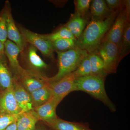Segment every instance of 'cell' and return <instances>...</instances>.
Listing matches in <instances>:
<instances>
[{
	"label": "cell",
	"mask_w": 130,
	"mask_h": 130,
	"mask_svg": "<svg viewBox=\"0 0 130 130\" xmlns=\"http://www.w3.org/2000/svg\"><path fill=\"white\" fill-rule=\"evenodd\" d=\"M120 9L112 12L105 19L91 18L80 37L77 40L76 46L85 50L88 54L96 51L113 24Z\"/></svg>",
	"instance_id": "6da1fadb"
},
{
	"label": "cell",
	"mask_w": 130,
	"mask_h": 130,
	"mask_svg": "<svg viewBox=\"0 0 130 130\" xmlns=\"http://www.w3.org/2000/svg\"><path fill=\"white\" fill-rule=\"evenodd\" d=\"M106 78L90 75L76 79L75 91H81L88 93L101 102L112 112L116 111V107L110 100L105 90Z\"/></svg>",
	"instance_id": "7a4b0ae2"
},
{
	"label": "cell",
	"mask_w": 130,
	"mask_h": 130,
	"mask_svg": "<svg viewBox=\"0 0 130 130\" xmlns=\"http://www.w3.org/2000/svg\"><path fill=\"white\" fill-rule=\"evenodd\" d=\"M58 54V71L52 77H47V83L57 82L63 77L74 72L85 57L88 55L85 50L76 46L63 52H56Z\"/></svg>",
	"instance_id": "3957f363"
},
{
	"label": "cell",
	"mask_w": 130,
	"mask_h": 130,
	"mask_svg": "<svg viewBox=\"0 0 130 130\" xmlns=\"http://www.w3.org/2000/svg\"><path fill=\"white\" fill-rule=\"evenodd\" d=\"M37 50L34 46L28 43L20 54V59L24 65V69L45 80L47 76L44 72L48 66L38 54Z\"/></svg>",
	"instance_id": "277c9868"
},
{
	"label": "cell",
	"mask_w": 130,
	"mask_h": 130,
	"mask_svg": "<svg viewBox=\"0 0 130 130\" xmlns=\"http://www.w3.org/2000/svg\"><path fill=\"white\" fill-rule=\"evenodd\" d=\"M96 50L103 60L107 74L116 73L120 61L118 47L112 42L102 40Z\"/></svg>",
	"instance_id": "5b68a950"
},
{
	"label": "cell",
	"mask_w": 130,
	"mask_h": 130,
	"mask_svg": "<svg viewBox=\"0 0 130 130\" xmlns=\"http://www.w3.org/2000/svg\"><path fill=\"white\" fill-rule=\"evenodd\" d=\"M17 26L26 42L38 50L43 56L53 60L55 51L51 42L44 39L40 34L32 32L21 25Z\"/></svg>",
	"instance_id": "8992f818"
},
{
	"label": "cell",
	"mask_w": 130,
	"mask_h": 130,
	"mask_svg": "<svg viewBox=\"0 0 130 130\" xmlns=\"http://www.w3.org/2000/svg\"><path fill=\"white\" fill-rule=\"evenodd\" d=\"M20 53V50L15 43L9 40L6 41L5 43V56L7 58L9 68L13 76L18 78L26 75L37 76L21 66L18 60Z\"/></svg>",
	"instance_id": "52a82bcc"
},
{
	"label": "cell",
	"mask_w": 130,
	"mask_h": 130,
	"mask_svg": "<svg viewBox=\"0 0 130 130\" xmlns=\"http://www.w3.org/2000/svg\"><path fill=\"white\" fill-rule=\"evenodd\" d=\"M128 20H130V18L127 16L124 6L120 10L113 24L102 40L112 42L116 44L119 49L124 29Z\"/></svg>",
	"instance_id": "ba28073f"
},
{
	"label": "cell",
	"mask_w": 130,
	"mask_h": 130,
	"mask_svg": "<svg viewBox=\"0 0 130 130\" xmlns=\"http://www.w3.org/2000/svg\"><path fill=\"white\" fill-rule=\"evenodd\" d=\"M5 7L6 15L7 38L18 47L21 52L25 48L28 43L24 39L15 23L9 2L6 1Z\"/></svg>",
	"instance_id": "9c48e42d"
},
{
	"label": "cell",
	"mask_w": 130,
	"mask_h": 130,
	"mask_svg": "<svg viewBox=\"0 0 130 130\" xmlns=\"http://www.w3.org/2000/svg\"><path fill=\"white\" fill-rule=\"evenodd\" d=\"M61 101L59 98L52 96L43 105L34 108L33 111L39 120L47 124L58 118L56 114V108Z\"/></svg>",
	"instance_id": "30bf717a"
},
{
	"label": "cell",
	"mask_w": 130,
	"mask_h": 130,
	"mask_svg": "<svg viewBox=\"0 0 130 130\" xmlns=\"http://www.w3.org/2000/svg\"><path fill=\"white\" fill-rule=\"evenodd\" d=\"M76 79L71 73L57 82L49 83L52 89V96L62 100L69 93L75 91Z\"/></svg>",
	"instance_id": "8fae6325"
},
{
	"label": "cell",
	"mask_w": 130,
	"mask_h": 130,
	"mask_svg": "<svg viewBox=\"0 0 130 130\" xmlns=\"http://www.w3.org/2000/svg\"><path fill=\"white\" fill-rule=\"evenodd\" d=\"M21 113L14 95L13 86L2 91L0 99V114L16 115Z\"/></svg>",
	"instance_id": "7c38bea8"
},
{
	"label": "cell",
	"mask_w": 130,
	"mask_h": 130,
	"mask_svg": "<svg viewBox=\"0 0 130 130\" xmlns=\"http://www.w3.org/2000/svg\"><path fill=\"white\" fill-rule=\"evenodd\" d=\"M14 95L21 113L33 110L30 94L24 88L16 77H13V81Z\"/></svg>",
	"instance_id": "4fadbf2b"
},
{
	"label": "cell",
	"mask_w": 130,
	"mask_h": 130,
	"mask_svg": "<svg viewBox=\"0 0 130 130\" xmlns=\"http://www.w3.org/2000/svg\"><path fill=\"white\" fill-rule=\"evenodd\" d=\"M88 21L87 17H83L78 14H72L70 20L63 26L67 28L77 40L81 36Z\"/></svg>",
	"instance_id": "5bb4252c"
},
{
	"label": "cell",
	"mask_w": 130,
	"mask_h": 130,
	"mask_svg": "<svg viewBox=\"0 0 130 130\" xmlns=\"http://www.w3.org/2000/svg\"><path fill=\"white\" fill-rule=\"evenodd\" d=\"M13 78L6 57L0 56V90L3 91L12 86Z\"/></svg>",
	"instance_id": "9a60e30c"
},
{
	"label": "cell",
	"mask_w": 130,
	"mask_h": 130,
	"mask_svg": "<svg viewBox=\"0 0 130 130\" xmlns=\"http://www.w3.org/2000/svg\"><path fill=\"white\" fill-rule=\"evenodd\" d=\"M33 108L43 105L52 96V90L50 84L46 83L41 88L35 91L30 94Z\"/></svg>",
	"instance_id": "2e32d148"
},
{
	"label": "cell",
	"mask_w": 130,
	"mask_h": 130,
	"mask_svg": "<svg viewBox=\"0 0 130 130\" xmlns=\"http://www.w3.org/2000/svg\"><path fill=\"white\" fill-rule=\"evenodd\" d=\"M39 120L33 110L21 113L16 120L17 130H35Z\"/></svg>",
	"instance_id": "e0dca14e"
},
{
	"label": "cell",
	"mask_w": 130,
	"mask_h": 130,
	"mask_svg": "<svg viewBox=\"0 0 130 130\" xmlns=\"http://www.w3.org/2000/svg\"><path fill=\"white\" fill-rule=\"evenodd\" d=\"M46 124L54 130H93L85 123L65 121L58 117Z\"/></svg>",
	"instance_id": "ac0fdd59"
},
{
	"label": "cell",
	"mask_w": 130,
	"mask_h": 130,
	"mask_svg": "<svg viewBox=\"0 0 130 130\" xmlns=\"http://www.w3.org/2000/svg\"><path fill=\"white\" fill-rule=\"evenodd\" d=\"M16 78L29 94L43 87L46 83L45 80L35 75H26Z\"/></svg>",
	"instance_id": "d6986e66"
},
{
	"label": "cell",
	"mask_w": 130,
	"mask_h": 130,
	"mask_svg": "<svg viewBox=\"0 0 130 130\" xmlns=\"http://www.w3.org/2000/svg\"><path fill=\"white\" fill-rule=\"evenodd\" d=\"M90 14L91 18L103 20L106 18L112 12L108 7L105 0L91 1Z\"/></svg>",
	"instance_id": "ffe728a7"
},
{
	"label": "cell",
	"mask_w": 130,
	"mask_h": 130,
	"mask_svg": "<svg viewBox=\"0 0 130 130\" xmlns=\"http://www.w3.org/2000/svg\"><path fill=\"white\" fill-rule=\"evenodd\" d=\"M91 67V75L106 78L108 75L105 71L104 63L97 50L88 54Z\"/></svg>",
	"instance_id": "44dd1931"
},
{
	"label": "cell",
	"mask_w": 130,
	"mask_h": 130,
	"mask_svg": "<svg viewBox=\"0 0 130 130\" xmlns=\"http://www.w3.org/2000/svg\"><path fill=\"white\" fill-rule=\"evenodd\" d=\"M130 50V20H128L126 24L119 47L120 60L129 53Z\"/></svg>",
	"instance_id": "7402d4cb"
},
{
	"label": "cell",
	"mask_w": 130,
	"mask_h": 130,
	"mask_svg": "<svg viewBox=\"0 0 130 130\" xmlns=\"http://www.w3.org/2000/svg\"><path fill=\"white\" fill-rule=\"evenodd\" d=\"M41 35L44 39L48 40L51 42L66 38H70L77 40L74 36L70 32V31L67 28L63 26L59 29L53 33Z\"/></svg>",
	"instance_id": "603a6c76"
},
{
	"label": "cell",
	"mask_w": 130,
	"mask_h": 130,
	"mask_svg": "<svg viewBox=\"0 0 130 130\" xmlns=\"http://www.w3.org/2000/svg\"><path fill=\"white\" fill-rule=\"evenodd\" d=\"M71 73L76 79L91 75V67L88 55L84 58L76 70Z\"/></svg>",
	"instance_id": "cb8c5ba5"
},
{
	"label": "cell",
	"mask_w": 130,
	"mask_h": 130,
	"mask_svg": "<svg viewBox=\"0 0 130 130\" xmlns=\"http://www.w3.org/2000/svg\"><path fill=\"white\" fill-rule=\"evenodd\" d=\"M77 40L70 38L61 39L51 42L55 51L63 52L76 46Z\"/></svg>",
	"instance_id": "d4e9b609"
},
{
	"label": "cell",
	"mask_w": 130,
	"mask_h": 130,
	"mask_svg": "<svg viewBox=\"0 0 130 130\" xmlns=\"http://www.w3.org/2000/svg\"><path fill=\"white\" fill-rule=\"evenodd\" d=\"M91 0H75L74 3L75 7V13L83 17H86L90 7Z\"/></svg>",
	"instance_id": "484cf974"
},
{
	"label": "cell",
	"mask_w": 130,
	"mask_h": 130,
	"mask_svg": "<svg viewBox=\"0 0 130 130\" xmlns=\"http://www.w3.org/2000/svg\"><path fill=\"white\" fill-rule=\"evenodd\" d=\"M7 26L5 8L0 13V41L5 44L7 40Z\"/></svg>",
	"instance_id": "4316f807"
},
{
	"label": "cell",
	"mask_w": 130,
	"mask_h": 130,
	"mask_svg": "<svg viewBox=\"0 0 130 130\" xmlns=\"http://www.w3.org/2000/svg\"><path fill=\"white\" fill-rule=\"evenodd\" d=\"M20 114H0V130H5L8 126L16 121Z\"/></svg>",
	"instance_id": "83f0119b"
},
{
	"label": "cell",
	"mask_w": 130,
	"mask_h": 130,
	"mask_svg": "<svg viewBox=\"0 0 130 130\" xmlns=\"http://www.w3.org/2000/svg\"><path fill=\"white\" fill-rule=\"evenodd\" d=\"M105 1L111 12L119 10L124 6V1L121 0H106Z\"/></svg>",
	"instance_id": "f1b7e54d"
},
{
	"label": "cell",
	"mask_w": 130,
	"mask_h": 130,
	"mask_svg": "<svg viewBox=\"0 0 130 130\" xmlns=\"http://www.w3.org/2000/svg\"><path fill=\"white\" fill-rule=\"evenodd\" d=\"M5 55V44L0 41V56Z\"/></svg>",
	"instance_id": "f546056e"
},
{
	"label": "cell",
	"mask_w": 130,
	"mask_h": 130,
	"mask_svg": "<svg viewBox=\"0 0 130 130\" xmlns=\"http://www.w3.org/2000/svg\"><path fill=\"white\" fill-rule=\"evenodd\" d=\"M4 130H17L16 121L8 126Z\"/></svg>",
	"instance_id": "4dcf8cb0"
},
{
	"label": "cell",
	"mask_w": 130,
	"mask_h": 130,
	"mask_svg": "<svg viewBox=\"0 0 130 130\" xmlns=\"http://www.w3.org/2000/svg\"><path fill=\"white\" fill-rule=\"evenodd\" d=\"M3 91H2L0 90V99H1V96L2 93Z\"/></svg>",
	"instance_id": "1f68e13d"
},
{
	"label": "cell",
	"mask_w": 130,
	"mask_h": 130,
	"mask_svg": "<svg viewBox=\"0 0 130 130\" xmlns=\"http://www.w3.org/2000/svg\"><path fill=\"white\" fill-rule=\"evenodd\" d=\"M51 130H53V129H51Z\"/></svg>",
	"instance_id": "d6a6232c"
}]
</instances>
